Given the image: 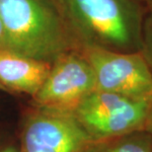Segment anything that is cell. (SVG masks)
I'll return each mask as SVG.
<instances>
[{
    "instance_id": "cell-1",
    "label": "cell",
    "mask_w": 152,
    "mask_h": 152,
    "mask_svg": "<svg viewBox=\"0 0 152 152\" xmlns=\"http://www.w3.org/2000/svg\"><path fill=\"white\" fill-rule=\"evenodd\" d=\"M78 47L140 51L146 9L138 0H51Z\"/></svg>"
},
{
    "instance_id": "cell-2",
    "label": "cell",
    "mask_w": 152,
    "mask_h": 152,
    "mask_svg": "<svg viewBox=\"0 0 152 152\" xmlns=\"http://www.w3.org/2000/svg\"><path fill=\"white\" fill-rule=\"evenodd\" d=\"M6 48L53 63L78 50L51 0H0Z\"/></svg>"
},
{
    "instance_id": "cell-3",
    "label": "cell",
    "mask_w": 152,
    "mask_h": 152,
    "mask_svg": "<svg viewBox=\"0 0 152 152\" xmlns=\"http://www.w3.org/2000/svg\"><path fill=\"white\" fill-rule=\"evenodd\" d=\"M149 99L96 89L72 112L88 134L99 142L144 130Z\"/></svg>"
},
{
    "instance_id": "cell-4",
    "label": "cell",
    "mask_w": 152,
    "mask_h": 152,
    "mask_svg": "<svg viewBox=\"0 0 152 152\" xmlns=\"http://www.w3.org/2000/svg\"><path fill=\"white\" fill-rule=\"evenodd\" d=\"M95 143L73 112L37 107L24 123L20 152H91Z\"/></svg>"
},
{
    "instance_id": "cell-5",
    "label": "cell",
    "mask_w": 152,
    "mask_h": 152,
    "mask_svg": "<svg viewBox=\"0 0 152 152\" xmlns=\"http://www.w3.org/2000/svg\"><path fill=\"white\" fill-rule=\"evenodd\" d=\"M80 50L93 69L96 89L134 98L152 97V71L140 51L121 53L94 47Z\"/></svg>"
},
{
    "instance_id": "cell-6",
    "label": "cell",
    "mask_w": 152,
    "mask_h": 152,
    "mask_svg": "<svg viewBox=\"0 0 152 152\" xmlns=\"http://www.w3.org/2000/svg\"><path fill=\"white\" fill-rule=\"evenodd\" d=\"M96 90L93 69L80 50L66 51L51 63L39 92L33 97L37 107L73 111Z\"/></svg>"
},
{
    "instance_id": "cell-7",
    "label": "cell",
    "mask_w": 152,
    "mask_h": 152,
    "mask_svg": "<svg viewBox=\"0 0 152 152\" xmlns=\"http://www.w3.org/2000/svg\"><path fill=\"white\" fill-rule=\"evenodd\" d=\"M51 63L0 48V85L5 91L34 97L50 70Z\"/></svg>"
},
{
    "instance_id": "cell-8",
    "label": "cell",
    "mask_w": 152,
    "mask_h": 152,
    "mask_svg": "<svg viewBox=\"0 0 152 152\" xmlns=\"http://www.w3.org/2000/svg\"><path fill=\"white\" fill-rule=\"evenodd\" d=\"M91 152H152V136L138 130L96 142Z\"/></svg>"
},
{
    "instance_id": "cell-9",
    "label": "cell",
    "mask_w": 152,
    "mask_h": 152,
    "mask_svg": "<svg viewBox=\"0 0 152 152\" xmlns=\"http://www.w3.org/2000/svg\"><path fill=\"white\" fill-rule=\"evenodd\" d=\"M140 53L146 60L152 71V9H148L145 13L141 34Z\"/></svg>"
},
{
    "instance_id": "cell-10",
    "label": "cell",
    "mask_w": 152,
    "mask_h": 152,
    "mask_svg": "<svg viewBox=\"0 0 152 152\" xmlns=\"http://www.w3.org/2000/svg\"><path fill=\"white\" fill-rule=\"evenodd\" d=\"M144 130L152 136V97L149 99V102H148V109H147Z\"/></svg>"
},
{
    "instance_id": "cell-11",
    "label": "cell",
    "mask_w": 152,
    "mask_h": 152,
    "mask_svg": "<svg viewBox=\"0 0 152 152\" xmlns=\"http://www.w3.org/2000/svg\"><path fill=\"white\" fill-rule=\"evenodd\" d=\"M0 48H6L4 28H3V24H2L1 17H0Z\"/></svg>"
},
{
    "instance_id": "cell-12",
    "label": "cell",
    "mask_w": 152,
    "mask_h": 152,
    "mask_svg": "<svg viewBox=\"0 0 152 152\" xmlns=\"http://www.w3.org/2000/svg\"><path fill=\"white\" fill-rule=\"evenodd\" d=\"M0 152H20V149H18L13 145H8V146L0 148Z\"/></svg>"
},
{
    "instance_id": "cell-13",
    "label": "cell",
    "mask_w": 152,
    "mask_h": 152,
    "mask_svg": "<svg viewBox=\"0 0 152 152\" xmlns=\"http://www.w3.org/2000/svg\"><path fill=\"white\" fill-rule=\"evenodd\" d=\"M138 1L144 6L146 10H148V9H152V0H138Z\"/></svg>"
},
{
    "instance_id": "cell-14",
    "label": "cell",
    "mask_w": 152,
    "mask_h": 152,
    "mask_svg": "<svg viewBox=\"0 0 152 152\" xmlns=\"http://www.w3.org/2000/svg\"><path fill=\"white\" fill-rule=\"evenodd\" d=\"M0 90H2V91H5V90H4V88H3V87L1 86V85H0Z\"/></svg>"
}]
</instances>
